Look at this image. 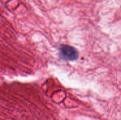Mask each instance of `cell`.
<instances>
[{"instance_id": "obj_1", "label": "cell", "mask_w": 121, "mask_h": 120, "mask_svg": "<svg viewBox=\"0 0 121 120\" xmlns=\"http://www.w3.org/2000/svg\"><path fill=\"white\" fill-rule=\"evenodd\" d=\"M59 55L66 61H74L79 58V52L73 46L62 44L59 47Z\"/></svg>"}]
</instances>
